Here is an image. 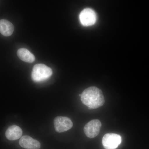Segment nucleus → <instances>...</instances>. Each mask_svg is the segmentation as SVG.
<instances>
[{"instance_id": "8", "label": "nucleus", "mask_w": 149, "mask_h": 149, "mask_svg": "<svg viewBox=\"0 0 149 149\" xmlns=\"http://www.w3.org/2000/svg\"><path fill=\"white\" fill-rule=\"evenodd\" d=\"M22 131L21 128L16 125H13L9 127L6 133L7 139L10 141L17 140L21 137Z\"/></svg>"}, {"instance_id": "9", "label": "nucleus", "mask_w": 149, "mask_h": 149, "mask_svg": "<svg viewBox=\"0 0 149 149\" xmlns=\"http://www.w3.org/2000/svg\"><path fill=\"white\" fill-rule=\"evenodd\" d=\"M14 27L12 23L6 19L0 20V32L3 36L8 37L12 35Z\"/></svg>"}, {"instance_id": "7", "label": "nucleus", "mask_w": 149, "mask_h": 149, "mask_svg": "<svg viewBox=\"0 0 149 149\" xmlns=\"http://www.w3.org/2000/svg\"><path fill=\"white\" fill-rule=\"evenodd\" d=\"M19 144L22 148L25 149H39L40 148V142L28 136H22L20 139Z\"/></svg>"}, {"instance_id": "5", "label": "nucleus", "mask_w": 149, "mask_h": 149, "mask_svg": "<svg viewBox=\"0 0 149 149\" xmlns=\"http://www.w3.org/2000/svg\"><path fill=\"white\" fill-rule=\"evenodd\" d=\"M101 126L102 123L100 120L94 119L91 120L85 125L84 133L88 138L93 139L98 136Z\"/></svg>"}, {"instance_id": "2", "label": "nucleus", "mask_w": 149, "mask_h": 149, "mask_svg": "<svg viewBox=\"0 0 149 149\" xmlns=\"http://www.w3.org/2000/svg\"><path fill=\"white\" fill-rule=\"evenodd\" d=\"M52 73L50 68L45 64H37L33 67L31 76L35 82H41L49 79Z\"/></svg>"}, {"instance_id": "3", "label": "nucleus", "mask_w": 149, "mask_h": 149, "mask_svg": "<svg viewBox=\"0 0 149 149\" xmlns=\"http://www.w3.org/2000/svg\"><path fill=\"white\" fill-rule=\"evenodd\" d=\"M121 142V136L113 133L106 134L102 138V145L106 149H116Z\"/></svg>"}, {"instance_id": "6", "label": "nucleus", "mask_w": 149, "mask_h": 149, "mask_svg": "<svg viewBox=\"0 0 149 149\" xmlns=\"http://www.w3.org/2000/svg\"><path fill=\"white\" fill-rule=\"evenodd\" d=\"M54 125L56 131L62 133L71 129L73 126V123L68 118L58 116L54 119Z\"/></svg>"}, {"instance_id": "1", "label": "nucleus", "mask_w": 149, "mask_h": 149, "mask_svg": "<svg viewBox=\"0 0 149 149\" xmlns=\"http://www.w3.org/2000/svg\"><path fill=\"white\" fill-rule=\"evenodd\" d=\"M82 103L90 109H96L102 106L105 102L102 92L97 87L93 86L85 89L81 94Z\"/></svg>"}, {"instance_id": "10", "label": "nucleus", "mask_w": 149, "mask_h": 149, "mask_svg": "<svg viewBox=\"0 0 149 149\" xmlns=\"http://www.w3.org/2000/svg\"><path fill=\"white\" fill-rule=\"evenodd\" d=\"M17 55L19 58L25 62L31 63L35 61V58L34 55L24 48L19 49L17 52Z\"/></svg>"}, {"instance_id": "4", "label": "nucleus", "mask_w": 149, "mask_h": 149, "mask_svg": "<svg viewBox=\"0 0 149 149\" xmlns=\"http://www.w3.org/2000/svg\"><path fill=\"white\" fill-rule=\"evenodd\" d=\"M79 19L81 24L85 27L92 26L97 20V15L95 11L91 8L84 9L79 15Z\"/></svg>"}]
</instances>
